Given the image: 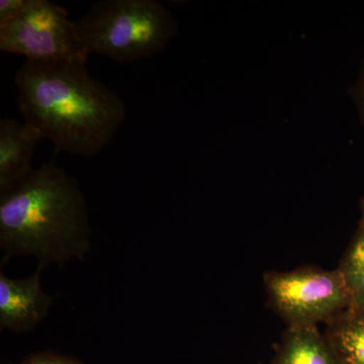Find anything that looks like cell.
Segmentation results:
<instances>
[{"label":"cell","mask_w":364,"mask_h":364,"mask_svg":"<svg viewBox=\"0 0 364 364\" xmlns=\"http://www.w3.org/2000/svg\"><path fill=\"white\" fill-rule=\"evenodd\" d=\"M26 0H1L0 1V28L14 20L25 6Z\"/></svg>","instance_id":"12"},{"label":"cell","mask_w":364,"mask_h":364,"mask_svg":"<svg viewBox=\"0 0 364 364\" xmlns=\"http://www.w3.org/2000/svg\"><path fill=\"white\" fill-rule=\"evenodd\" d=\"M0 50L38 62L87 63L75 21L49 0H26L18 16L0 28Z\"/></svg>","instance_id":"5"},{"label":"cell","mask_w":364,"mask_h":364,"mask_svg":"<svg viewBox=\"0 0 364 364\" xmlns=\"http://www.w3.org/2000/svg\"><path fill=\"white\" fill-rule=\"evenodd\" d=\"M75 23L90 54L119 63L152 57L178 33L176 18L156 0H100Z\"/></svg>","instance_id":"3"},{"label":"cell","mask_w":364,"mask_h":364,"mask_svg":"<svg viewBox=\"0 0 364 364\" xmlns=\"http://www.w3.org/2000/svg\"><path fill=\"white\" fill-rule=\"evenodd\" d=\"M14 85L25 123L73 156L102 152L126 119L124 100L85 63L26 60Z\"/></svg>","instance_id":"1"},{"label":"cell","mask_w":364,"mask_h":364,"mask_svg":"<svg viewBox=\"0 0 364 364\" xmlns=\"http://www.w3.org/2000/svg\"><path fill=\"white\" fill-rule=\"evenodd\" d=\"M351 299V310L364 312V219L361 218L350 245L338 267Z\"/></svg>","instance_id":"10"},{"label":"cell","mask_w":364,"mask_h":364,"mask_svg":"<svg viewBox=\"0 0 364 364\" xmlns=\"http://www.w3.org/2000/svg\"><path fill=\"white\" fill-rule=\"evenodd\" d=\"M20 364H82L68 356L59 355L53 352H40L23 359Z\"/></svg>","instance_id":"11"},{"label":"cell","mask_w":364,"mask_h":364,"mask_svg":"<svg viewBox=\"0 0 364 364\" xmlns=\"http://www.w3.org/2000/svg\"><path fill=\"white\" fill-rule=\"evenodd\" d=\"M272 364H339L317 327L289 328Z\"/></svg>","instance_id":"8"},{"label":"cell","mask_w":364,"mask_h":364,"mask_svg":"<svg viewBox=\"0 0 364 364\" xmlns=\"http://www.w3.org/2000/svg\"><path fill=\"white\" fill-rule=\"evenodd\" d=\"M325 337L339 364H364V312L342 313L328 323Z\"/></svg>","instance_id":"9"},{"label":"cell","mask_w":364,"mask_h":364,"mask_svg":"<svg viewBox=\"0 0 364 364\" xmlns=\"http://www.w3.org/2000/svg\"><path fill=\"white\" fill-rule=\"evenodd\" d=\"M41 140L25 122L0 119V193L16 188L33 173V157Z\"/></svg>","instance_id":"7"},{"label":"cell","mask_w":364,"mask_h":364,"mask_svg":"<svg viewBox=\"0 0 364 364\" xmlns=\"http://www.w3.org/2000/svg\"><path fill=\"white\" fill-rule=\"evenodd\" d=\"M87 207L77 181L48 162L0 196L4 260L35 256L38 267L82 260L90 249Z\"/></svg>","instance_id":"2"},{"label":"cell","mask_w":364,"mask_h":364,"mask_svg":"<svg viewBox=\"0 0 364 364\" xmlns=\"http://www.w3.org/2000/svg\"><path fill=\"white\" fill-rule=\"evenodd\" d=\"M361 212H363V218L364 219V198L361 200Z\"/></svg>","instance_id":"14"},{"label":"cell","mask_w":364,"mask_h":364,"mask_svg":"<svg viewBox=\"0 0 364 364\" xmlns=\"http://www.w3.org/2000/svg\"><path fill=\"white\" fill-rule=\"evenodd\" d=\"M352 100L358 109L359 119L364 126V60L359 70L358 79L350 90Z\"/></svg>","instance_id":"13"},{"label":"cell","mask_w":364,"mask_h":364,"mask_svg":"<svg viewBox=\"0 0 364 364\" xmlns=\"http://www.w3.org/2000/svg\"><path fill=\"white\" fill-rule=\"evenodd\" d=\"M38 267L32 277L13 279L0 273V329L16 333L32 331L47 317L53 298L41 287Z\"/></svg>","instance_id":"6"},{"label":"cell","mask_w":364,"mask_h":364,"mask_svg":"<svg viewBox=\"0 0 364 364\" xmlns=\"http://www.w3.org/2000/svg\"><path fill=\"white\" fill-rule=\"evenodd\" d=\"M264 284L269 305L289 328L317 327L350 309V294L338 268L269 272Z\"/></svg>","instance_id":"4"}]
</instances>
